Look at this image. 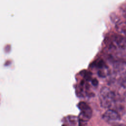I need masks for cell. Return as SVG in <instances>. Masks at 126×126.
Listing matches in <instances>:
<instances>
[{"instance_id": "52a82bcc", "label": "cell", "mask_w": 126, "mask_h": 126, "mask_svg": "<svg viewBox=\"0 0 126 126\" xmlns=\"http://www.w3.org/2000/svg\"><path fill=\"white\" fill-rule=\"evenodd\" d=\"M97 83H98V82L96 79H94L92 81V84L94 86H96L97 85Z\"/></svg>"}, {"instance_id": "277c9868", "label": "cell", "mask_w": 126, "mask_h": 126, "mask_svg": "<svg viewBox=\"0 0 126 126\" xmlns=\"http://www.w3.org/2000/svg\"><path fill=\"white\" fill-rule=\"evenodd\" d=\"M113 40L116 45L121 49H126V38L118 34L114 36Z\"/></svg>"}, {"instance_id": "7a4b0ae2", "label": "cell", "mask_w": 126, "mask_h": 126, "mask_svg": "<svg viewBox=\"0 0 126 126\" xmlns=\"http://www.w3.org/2000/svg\"><path fill=\"white\" fill-rule=\"evenodd\" d=\"M77 107L81 110V113L78 117L79 121L87 122L91 119L92 116V110L86 103L80 102L77 104Z\"/></svg>"}, {"instance_id": "ba28073f", "label": "cell", "mask_w": 126, "mask_h": 126, "mask_svg": "<svg viewBox=\"0 0 126 126\" xmlns=\"http://www.w3.org/2000/svg\"><path fill=\"white\" fill-rule=\"evenodd\" d=\"M125 95L126 96V92H125Z\"/></svg>"}, {"instance_id": "6da1fadb", "label": "cell", "mask_w": 126, "mask_h": 126, "mask_svg": "<svg viewBox=\"0 0 126 126\" xmlns=\"http://www.w3.org/2000/svg\"><path fill=\"white\" fill-rule=\"evenodd\" d=\"M116 94L109 88L102 87L100 91V103L103 108L110 107L116 99Z\"/></svg>"}, {"instance_id": "5b68a950", "label": "cell", "mask_w": 126, "mask_h": 126, "mask_svg": "<svg viewBox=\"0 0 126 126\" xmlns=\"http://www.w3.org/2000/svg\"><path fill=\"white\" fill-rule=\"evenodd\" d=\"M66 118L67 122L71 125H77L79 123V118L76 116L70 115L67 116Z\"/></svg>"}, {"instance_id": "3957f363", "label": "cell", "mask_w": 126, "mask_h": 126, "mask_svg": "<svg viewBox=\"0 0 126 126\" xmlns=\"http://www.w3.org/2000/svg\"><path fill=\"white\" fill-rule=\"evenodd\" d=\"M102 118L106 121L110 122H116L120 121L121 119L119 114L115 110H108L103 115Z\"/></svg>"}, {"instance_id": "8992f818", "label": "cell", "mask_w": 126, "mask_h": 126, "mask_svg": "<svg viewBox=\"0 0 126 126\" xmlns=\"http://www.w3.org/2000/svg\"><path fill=\"white\" fill-rule=\"evenodd\" d=\"M119 82L121 86L126 88V75H124L119 80Z\"/></svg>"}]
</instances>
